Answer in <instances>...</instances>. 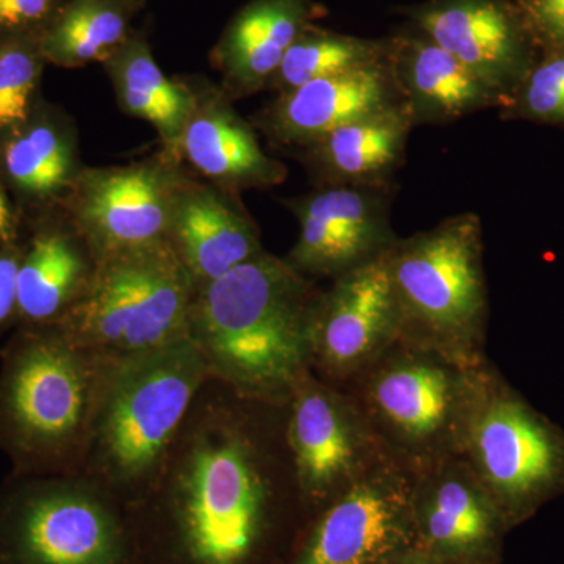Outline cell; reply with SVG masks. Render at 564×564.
<instances>
[{
  "label": "cell",
  "instance_id": "cell-6",
  "mask_svg": "<svg viewBox=\"0 0 564 564\" xmlns=\"http://www.w3.org/2000/svg\"><path fill=\"white\" fill-rule=\"evenodd\" d=\"M0 564H140L128 511L79 474L0 489Z\"/></svg>",
  "mask_w": 564,
  "mask_h": 564
},
{
  "label": "cell",
  "instance_id": "cell-32",
  "mask_svg": "<svg viewBox=\"0 0 564 564\" xmlns=\"http://www.w3.org/2000/svg\"><path fill=\"white\" fill-rule=\"evenodd\" d=\"M20 261L21 259L13 252L0 254V332L11 315L17 314V280Z\"/></svg>",
  "mask_w": 564,
  "mask_h": 564
},
{
  "label": "cell",
  "instance_id": "cell-24",
  "mask_svg": "<svg viewBox=\"0 0 564 564\" xmlns=\"http://www.w3.org/2000/svg\"><path fill=\"white\" fill-rule=\"evenodd\" d=\"M451 377L447 370L432 362L393 364L373 381L375 406L403 436L430 440L451 421L455 404Z\"/></svg>",
  "mask_w": 564,
  "mask_h": 564
},
{
  "label": "cell",
  "instance_id": "cell-17",
  "mask_svg": "<svg viewBox=\"0 0 564 564\" xmlns=\"http://www.w3.org/2000/svg\"><path fill=\"white\" fill-rule=\"evenodd\" d=\"M388 61L414 128L503 106L489 85L413 24L389 36Z\"/></svg>",
  "mask_w": 564,
  "mask_h": 564
},
{
  "label": "cell",
  "instance_id": "cell-25",
  "mask_svg": "<svg viewBox=\"0 0 564 564\" xmlns=\"http://www.w3.org/2000/svg\"><path fill=\"white\" fill-rule=\"evenodd\" d=\"M128 40L124 7L115 0H73L40 40L44 58L62 66L104 61Z\"/></svg>",
  "mask_w": 564,
  "mask_h": 564
},
{
  "label": "cell",
  "instance_id": "cell-21",
  "mask_svg": "<svg viewBox=\"0 0 564 564\" xmlns=\"http://www.w3.org/2000/svg\"><path fill=\"white\" fill-rule=\"evenodd\" d=\"M315 13L310 0H251L231 22L217 50L229 90L247 96L265 88Z\"/></svg>",
  "mask_w": 564,
  "mask_h": 564
},
{
  "label": "cell",
  "instance_id": "cell-14",
  "mask_svg": "<svg viewBox=\"0 0 564 564\" xmlns=\"http://www.w3.org/2000/svg\"><path fill=\"white\" fill-rule=\"evenodd\" d=\"M285 437L304 508L314 514L350 485L358 448L343 404L311 370L285 403Z\"/></svg>",
  "mask_w": 564,
  "mask_h": 564
},
{
  "label": "cell",
  "instance_id": "cell-20",
  "mask_svg": "<svg viewBox=\"0 0 564 564\" xmlns=\"http://www.w3.org/2000/svg\"><path fill=\"white\" fill-rule=\"evenodd\" d=\"M181 151L198 172L228 191L269 188L288 177V169L262 151L250 124L217 95L196 96Z\"/></svg>",
  "mask_w": 564,
  "mask_h": 564
},
{
  "label": "cell",
  "instance_id": "cell-30",
  "mask_svg": "<svg viewBox=\"0 0 564 564\" xmlns=\"http://www.w3.org/2000/svg\"><path fill=\"white\" fill-rule=\"evenodd\" d=\"M540 52L564 51V0H516Z\"/></svg>",
  "mask_w": 564,
  "mask_h": 564
},
{
  "label": "cell",
  "instance_id": "cell-12",
  "mask_svg": "<svg viewBox=\"0 0 564 564\" xmlns=\"http://www.w3.org/2000/svg\"><path fill=\"white\" fill-rule=\"evenodd\" d=\"M391 188L322 187L292 202L300 236L285 261L304 276L337 278L383 254L397 240Z\"/></svg>",
  "mask_w": 564,
  "mask_h": 564
},
{
  "label": "cell",
  "instance_id": "cell-22",
  "mask_svg": "<svg viewBox=\"0 0 564 564\" xmlns=\"http://www.w3.org/2000/svg\"><path fill=\"white\" fill-rule=\"evenodd\" d=\"M93 270L84 240L62 232L36 237L18 269L17 314L35 326L54 325L80 299Z\"/></svg>",
  "mask_w": 564,
  "mask_h": 564
},
{
  "label": "cell",
  "instance_id": "cell-33",
  "mask_svg": "<svg viewBox=\"0 0 564 564\" xmlns=\"http://www.w3.org/2000/svg\"><path fill=\"white\" fill-rule=\"evenodd\" d=\"M13 214H11L9 203H7L6 193L0 187V240L9 242L10 239H13Z\"/></svg>",
  "mask_w": 564,
  "mask_h": 564
},
{
  "label": "cell",
  "instance_id": "cell-5",
  "mask_svg": "<svg viewBox=\"0 0 564 564\" xmlns=\"http://www.w3.org/2000/svg\"><path fill=\"white\" fill-rule=\"evenodd\" d=\"M196 292L163 239L96 259L87 289L54 326L104 359L132 358L191 337Z\"/></svg>",
  "mask_w": 564,
  "mask_h": 564
},
{
  "label": "cell",
  "instance_id": "cell-29",
  "mask_svg": "<svg viewBox=\"0 0 564 564\" xmlns=\"http://www.w3.org/2000/svg\"><path fill=\"white\" fill-rule=\"evenodd\" d=\"M39 43L25 35L0 41V129L25 121L41 73Z\"/></svg>",
  "mask_w": 564,
  "mask_h": 564
},
{
  "label": "cell",
  "instance_id": "cell-1",
  "mask_svg": "<svg viewBox=\"0 0 564 564\" xmlns=\"http://www.w3.org/2000/svg\"><path fill=\"white\" fill-rule=\"evenodd\" d=\"M209 378L154 484L128 508L140 564H284L310 518L285 408Z\"/></svg>",
  "mask_w": 564,
  "mask_h": 564
},
{
  "label": "cell",
  "instance_id": "cell-15",
  "mask_svg": "<svg viewBox=\"0 0 564 564\" xmlns=\"http://www.w3.org/2000/svg\"><path fill=\"white\" fill-rule=\"evenodd\" d=\"M417 551L444 562L499 564L507 529L480 480L445 474L413 492Z\"/></svg>",
  "mask_w": 564,
  "mask_h": 564
},
{
  "label": "cell",
  "instance_id": "cell-2",
  "mask_svg": "<svg viewBox=\"0 0 564 564\" xmlns=\"http://www.w3.org/2000/svg\"><path fill=\"white\" fill-rule=\"evenodd\" d=\"M321 295L285 259L261 251L196 292L191 339L212 378L285 404L311 367Z\"/></svg>",
  "mask_w": 564,
  "mask_h": 564
},
{
  "label": "cell",
  "instance_id": "cell-31",
  "mask_svg": "<svg viewBox=\"0 0 564 564\" xmlns=\"http://www.w3.org/2000/svg\"><path fill=\"white\" fill-rule=\"evenodd\" d=\"M57 0H0V31L24 35L51 20Z\"/></svg>",
  "mask_w": 564,
  "mask_h": 564
},
{
  "label": "cell",
  "instance_id": "cell-16",
  "mask_svg": "<svg viewBox=\"0 0 564 564\" xmlns=\"http://www.w3.org/2000/svg\"><path fill=\"white\" fill-rule=\"evenodd\" d=\"M400 104L402 93L386 57L278 96L261 124L278 143L306 148L345 122Z\"/></svg>",
  "mask_w": 564,
  "mask_h": 564
},
{
  "label": "cell",
  "instance_id": "cell-3",
  "mask_svg": "<svg viewBox=\"0 0 564 564\" xmlns=\"http://www.w3.org/2000/svg\"><path fill=\"white\" fill-rule=\"evenodd\" d=\"M210 378L191 337L110 361L79 475L128 510L154 484L193 400Z\"/></svg>",
  "mask_w": 564,
  "mask_h": 564
},
{
  "label": "cell",
  "instance_id": "cell-9",
  "mask_svg": "<svg viewBox=\"0 0 564 564\" xmlns=\"http://www.w3.org/2000/svg\"><path fill=\"white\" fill-rule=\"evenodd\" d=\"M470 448L507 525L564 488V437L514 397L497 395L480 408Z\"/></svg>",
  "mask_w": 564,
  "mask_h": 564
},
{
  "label": "cell",
  "instance_id": "cell-27",
  "mask_svg": "<svg viewBox=\"0 0 564 564\" xmlns=\"http://www.w3.org/2000/svg\"><path fill=\"white\" fill-rule=\"evenodd\" d=\"M3 161L11 181L32 195L61 192L76 177L69 137L47 122L32 126L11 140Z\"/></svg>",
  "mask_w": 564,
  "mask_h": 564
},
{
  "label": "cell",
  "instance_id": "cell-4",
  "mask_svg": "<svg viewBox=\"0 0 564 564\" xmlns=\"http://www.w3.org/2000/svg\"><path fill=\"white\" fill-rule=\"evenodd\" d=\"M110 359L57 326H33L10 344L0 372V444L17 475L79 474Z\"/></svg>",
  "mask_w": 564,
  "mask_h": 564
},
{
  "label": "cell",
  "instance_id": "cell-28",
  "mask_svg": "<svg viewBox=\"0 0 564 564\" xmlns=\"http://www.w3.org/2000/svg\"><path fill=\"white\" fill-rule=\"evenodd\" d=\"M499 111L505 121L564 129V51L541 52L533 68Z\"/></svg>",
  "mask_w": 564,
  "mask_h": 564
},
{
  "label": "cell",
  "instance_id": "cell-26",
  "mask_svg": "<svg viewBox=\"0 0 564 564\" xmlns=\"http://www.w3.org/2000/svg\"><path fill=\"white\" fill-rule=\"evenodd\" d=\"M388 39H359L323 29H304L285 52L280 68L267 87L285 95L310 82L361 68L388 57Z\"/></svg>",
  "mask_w": 564,
  "mask_h": 564
},
{
  "label": "cell",
  "instance_id": "cell-8",
  "mask_svg": "<svg viewBox=\"0 0 564 564\" xmlns=\"http://www.w3.org/2000/svg\"><path fill=\"white\" fill-rule=\"evenodd\" d=\"M413 492L389 474L352 480L307 518L284 564H399L417 551Z\"/></svg>",
  "mask_w": 564,
  "mask_h": 564
},
{
  "label": "cell",
  "instance_id": "cell-13",
  "mask_svg": "<svg viewBox=\"0 0 564 564\" xmlns=\"http://www.w3.org/2000/svg\"><path fill=\"white\" fill-rule=\"evenodd\" d=\"M400 317L386 252L334 278L315 313L311 366L350 372L399 336Z\"/></svg>",
  "mask_w": 564,
  "mask_h": 564
},
{
  "label": "cell",
  "instance_id": "cell-18",
  "mask_svg": "<svg viewBox=\"0 0 564 564\" xmlns=\"http://www.w3.org/2000/svg\"><path fill=\"white\" fill-rule=\"evenodd\" d=\"M166 239L198 291L263 251L247 212L225 193L185 181L174 198Z\"/></svg>",
  "mask_w": 564,
  "mask_h": 564
},
{
  "label": "cell",
  "instance_id": "cell-23",
  "mask_svg": "<svg viewBox=\"0 0 564 564\" xmlns=\"http://www.w3.org/2000/svg\"><path fill=\"white\" fill-rule=\"evenodd\" d=\"M106 63L122 109L150 121L166 150L177 154L195 109V93L163 74L143 40H126Z\"/></svg>",
  "mask_w": 564,
  "mask_h": 564
},
{
  "label": "cell",
  "instance_id": "cell-34",
  "mask_svg": "<svg viewBox=\"0 0 564 564\" xmlns=\"http://www.w3.org/2000/svg\"><path fill=\"white\" fill-rule=\"evenodd\" d=\"M399 564H458V563L444 562V560H437V558H434V556L423 554V552H421V551H414V552H411L410 555L404 556L402 562H400Z\"/></svg>",
  "mask_w": 564,
  "mask_h": 564
},
{
  "label": "cell",
  "instance_id": "cell-11",
  "mask_svg": "<svg viewBox=\"0 0 564 564\" xmlns=\"http://www.w3.org/2000/svg\"><path fill=\"white\" fill-rule=\"evenodd\" d=\"M184 181L163 163L87 170L77 177L74 220L93 258L166 239Z\"/></svg>",
  "mask_w": 564,
  "mask_h": 564
},
{
  "label": "cell",
  "instance_id": "cell-7",
  "mask_svg": "<svg viewBox=\"0 0 564 564\" xmlns=\"http://www.w3.org/2000/svg\"><path fill=\"white\" fill-rule=\"evenodd\" d=\"M400 334L437 350H466L484 329L488 299L480 217L463 212L386 251Z\"/></svg>",
  "mask_w": 564,
  "mask_h": 564
},
{
  "label": "cell",
  "instance_id": "cell-10",
  "mask_svg": "<svg viewBox=\"0 0 564 564\" xmlns=\"http://www.w3.org/2000/svg\"><path fill=\"white\" fill-rule=\"evenodd\" d=\"M400 13L489 85L503 106L541 54L516 0H425Z\"/></svg>",
  "mask_w": 564,
  "mask_h": 564
},
{
  "label": "cell",
  "instance_id": "cell-19",
  "mask_svg": "<svg viewBox=\"0 0 564 564\" xmlns=\"http://www.w3.org/2000/svg\"><path fill=\"white\" fill-rule=\"evenodd\" d=\"M413 128L404 104L375 111L307 144V165L323 187L391 188Z\"/></svg>",
  "mask_w": 564,
  "mask_h": 564
}]
</instances>
